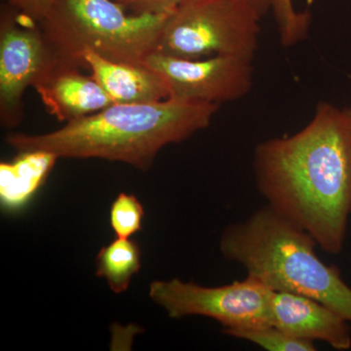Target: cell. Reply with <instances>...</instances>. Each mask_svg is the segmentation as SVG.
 <instances>
[{"label":"cell","mask_w":351,"mask_h":351,"mask_svg":"<svg viewBox=\"0 0 351 351\" xmlns=\"http://www.w3.org/2000/svg\"><path fill=\"white\" fill-rule=\"evenodd\" d=\"M270 308L272 325L295 338L324 341L337 350L351 348L350 322L317 300L272 291Z\"/></svg>","instance_id":"9c48e42d"},{"label":"cell","mask_w":351,"mask_h":351,"mask_svg":"<svg viewBox=\"0 0 351 351\" xmlns=\"http://www.w3.org/2000/svg\"><path fill=\"white\" fill-rule=\"evenodd\" d=\"M271 294V289L249 276L219 287H204L178 278L154 281L149 287V297L170 318L205 316L218 321L223 332L272 325Z\"/></svg>","instance_id":"8992f818"},{"label":"cell","mask_w":351,"mask_h":351,"mask_svg":"<svg viewBox=\"0 0 351 351\" xmlns=\"http://www.w3.org/2000/svg\"><path fill=\"white\" fill-rule=\"evenodd\" d=\"M245 1L248 2L262 16L267 13L269 8H272V4H274V0H245Z\"/></svg>","instance_id":"d6986e66"},{"label":"cell","mask_w":351,"mask_h":351,"mask_svg":"<svg viewBox=\"0 0 351 351\" xmlns=\"http://www.w3.org/2000/svg\"><path fill=\"white\" fill-rule=\"evenodd\" d=\"M272 9L284 46L295 45L306 38L311 27V14L295 10L292 0H274Z\"/></svg>","instance_id":"9a60e30c"},{"label":"cell","mask_w":351,"mask_h":351,"mask_svg":"<svg viewBox=\"0 0 351 351\" xmlns=\"http://www.w3.org/2000/svg\"><path fill=\"white\" fill-rule=\"evenodd\" d=\"M145 66L162 77L169 98L219 105L243 98L253 83L252 60L213 56L189 60L154 52Z\"/></svg>","instance_id":"ba28073f"},{"label":"cell","mask_w":351,"mask_h":351,"mask_svg":"<svg viewBox=\"0 0 351 351\" xmlns=\"http://www.w3.org/2000/svg\"><path fill=\"white\" fill-rule=\"evenodd\" d=\"M80 69L61 64L34 87L48 112L60 121L68 123L113 104L93 76L82 75Z\"/></svg>","instance_id":"30bf717a"},{"label":"cell","mask_w":351,"mask_h":351,"mask_svg":"<svg viewBox=\"0 0 351 351\" xmlns=\"http://www.w3.org/2000/svg\"><path fill=\"white\" fill-rule=\"evenodd\" d=\"M170 13L131 14L115 0H56L39 25L64 66L83 68L85 51L143 64L156 52Z\"/></svg>","instance_id":"277c9868"},{"label":"cell","mask_w":351,"mask_h":351,"mask_svg":"<svg viewBox=\"0 0 351 351\" xmlns=\"http://www.w3.org/2000/svg\"><path fill=\"white\" fill-rule=\"evenodd\" d=\"M258 193L277 213L338 255L351 216V119L319 103L313 119L287 137L261 143L254 154Z\"/></svg>","instance_id":"6da1fadb"},{"label":"cell","mask_w":351,"mask_h":351,"mask_svg":"<svg viewBox=\"0 0 351 351\" xmlns=\"http://www.w3.org/2000/svg\"><path fill=\"white\" fill-rule=\"evenodd\" d=\"M219 105L169 98L147 104H112L43 135L9 133L18 152H45L58 158H100L147 171L165 145L206 129Z\"/></svg>","instance_id":"7a4b0ae2"},{"label":"cell","mask_w":351,"mask_h":351,"mask_svg":"<svg viewBox=\"0 0 351 351\" xmlns=\"http://www.w3.org/2000/svg\"><path fill=\"white\" fill-rule=\"evenodd\" d=\"M346 112L348 113V115H350V119H351V106L350 108H346Z\"/></svg>","instance_id":"ffe728a7"},{"label":"cell","mask_w":351,"mask_h":351,"mask_svg":"<svg viewBox=\"0 0 351 351\" xmlns=\"http://www.w3.org/2000/svg\"><path fill=\"white\" fill-rule=\"evenodd\" d=\"M4 3L27 16L29 19L40 23L49 14L56 0H2Z\"/></svg>","instance_id":"ac0fdd59"},{"label":"cell","mask_w":351,"mask_h":351,"mask_svg":"<svg viewBox=\"0 0 351 351\" xmlns=\"http://www.w3.org/2000/svg\"><path fill=\"white\" fill-rule=\"evenodd\" d=\"M131 14L170 13L188 0H115Z\"/></svg>","instance_id":"e0dca14e"},{"label":"cell","mask_w":351,"mask_h":351,"mask_svg":"<svg viewBox=\"0 0 351 351\" xmlns=\"http://www.w3.org/2000/svg\"><path fill=\"white\" fill-rule=\"evenodd\" d=\"M80 60L113 104H147L169 99L162 77L144 64L113 62L92 51H85Z\"/></svg>","instance_id":"8fae6325"},{"label":"cell","mask_w":351,"mask_h":351,"mask_svg":"<svg viewBox=\"0 0 351 351\" xmlns=\"http://www.w3.org/2000/svg\"><path fill=\"white\" fill-rule=\"evenodd\" d=\"M61 64L36 21L4 3L0 14V121L12 129L22 121L23 96Z\"/></svg>","instance_id":"52a82bcc"},{"label":"cell","mask_w":351,"mask_h":351,"mask_svg":"<svg viewBox=\"0 0 351 351\" xmlns=\"http://www.w3.org/2000/svg\"><path fill=\"white\" fill-rule=\"evenodd\" d=\"M58 157L45 152H19L0 164V201L9 211L24 207L43 186Z\"/></svg>","instance_id":"7c38bea8"},{"label":"cell","mask_w":351,"mask_h":351,"mask_svg":"<svg viewBox=\"0 0 351 351\" xmlns=\"http://www.w3.org/2000/svg\"><path fill=\"white\" fill-rule=\"evenodd\" d=\"M96 265L97 276L105 279L113 293L125 292L142 265L140 246L134 240L117 237L101 249Z\"/></svg>","instance_id":"4fadbf2b"},{"label":"cell","mask_w":351,"mask_h":351,"mask_svg":"<svg viewBox=\"0 0 351 351\" xmlns=\"http://www.w3.org/2000/svg\"><path fill=\"white\" fill-rule=\"evenodd\" d=\"M233 338L244 339L269 351H315L313 341L295 338L274 325L240 328L226 332Z\"/></svg>","instance_id":"5bb4252c"},{"label":"cell","mask_w":351,"mask_h":351,"mask_svg":"<svg viewBox=\"0 0 351 351\" xmlns=\"http://www.w3.org/2000/svg\"><path fill=\"white\" fill-rule=\"evenodd\" d=\"M144 217V206L133 195L120 193L110 207V226L119 239H129L140 232Z\"/></svg>","instance_id":"2e32d148"},{"label":"cell","mask_w":351,"mask_h":351,"mask_svg":"<svg viewBox=\"0 0 351 351\" xmlns=\"http://www.w3.org/2000/svg\"><path fill=\"white\" fill-rule=\"evenodd\" d=\"M261 18L245 0H188L168 16L156 52L180 59L223 55L253 61Z\"/></svg>","instance_id":"5b68a950"},{"label":"cell","mask_w":351,"mask_h":351,"mask_svg":"<svg viewBox=\"0 0 351 351\" xmlns=\"http://www.w3.org/2000/svg\"><path fill=\"white\" fill-rule=\"evenodd\" d=\"M315 240L269 205L223 230L219 249L247 276L272 291L317 300L351 323V288L337 267L323 262Z\"/></svg>","instance_id":"3957f363"}]
</instances>
